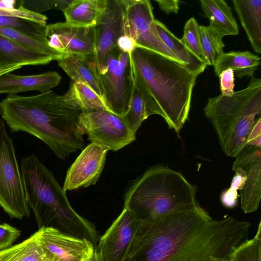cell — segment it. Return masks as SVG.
Returning <instances> with one entry per match:
<instances>
[{"label":"cell","instance_id":"obj_1","mask_svg":"<svg viewBox=\"0 0 261 261\" xmlns=\"http://www.w3.org/2000/svg\"><path fill=\"white\" fill-rule=\"evenodd\" d=\"M250 226L229 216L213 219L199 204L139 220L122 261H228L233 251L248 240Z\"/></svg>","mask_w":261,"mask_h":261},{"label":"cell","instance_id":"obj_2","mask_svg":"<svg viewBox=\"0 0 261 261\" xmlns=\"http://www.w3.org/2000/svg\"><path fill=\"white\" fill-rule=\"evenodd\" d=\"M83 112L64 95L52 90L31 96L9 94L0 103V114L12 131L39 138L61 160L85 148L79 124Z\"/></svg>","mask_w":261,"mask_h":261},{"label":"cell","instance_id":"obj_3","mask_svg":"<svg viewBox=\"0 0 261 261\" xmlns=\"http://www.w3.org/2000/svg\"><path fill=\"white\" fill-rule=\"evenodd\" d=\"M134 84L152 115L162 117L179 134L188 118L198 74L154 51L137 47L130 54Z\"/></svg>","mask_w":261,"mask_h":261},{"label":"cell","instance_id":"obj_4","mask_svg":"<svg viewBox=\"0 0 261 261\" xmlns=\"http://www.w3.org/2000/svg\"><path fill=\"white\" fill-rule=\"evenodd\" d=\"M20 165L25 198L39 228L86 239L96 248L99 237L95 225L72 208L51 171L35 154L22 159Z\"/></svg>","mask_w":261,"mask_h":261},{"label":"cell","instance_id":"obj_5","mask_svg":"<svg viewBox=\"0 0 261 261\" xmlns=\"http://www.w3.org/2000/svg\"><path fill=\"white\" fill-rule=\"evenodd\" d=\"M196 194V187L181 173L158 165L134 181L124 194L123 208L139 220H153L195 207Z\"/></svg>","mask_w":261,"mask_h":261},{"label":"cell","instance_id":"obj_6","mask_svg":"<svg viewBox=\"0 0 261 261\" xmlns=\"http://www.w3.org/2000/svg\"><path fill=\"white\" fill-rule=\"evenodd\" d=\"M248 86L231 96L220 94L209 98L204 113L213 124L220 146L234 158L247 144L261 114V79L252 76Z\"/></svg>","mask_w":261,"mask_h":261},{"label":"cell","instance_id":"obj_7","mask_svg":"<svg viewBox=\"0 0 261 261\" xmlns=\"http://www.w3.org/2000/svg\"><path fill=\"white\" fill-rule=\"evenodd\" d=\"M102 99L109 111L123 117L128 110L134 81L130 54L117 46L97 67Z\"/></svg>","mask_w":261,"mask_h":261},{"label":"cell","instance_id":"obj_8","mask_svg":"<svg viewBox=\"0 0 261 261\" xmlns=\"http://www.w3.org/2000/svg\"><path fill=\"white\" fill-rule=\"evenodd\" d=\"M0 206L11 219L29 217L31 209L24 194L12 138L0 120Z\"/></svg>","mask_w":261,"mask_h":261},{"label":"cell","instance_id":"obj_9","mask_svg":"<svg viewBox=\"0 0 261 261\" xmlns=\"http://www.w3.org/2000/svg\"><path fill=\"white\" fill-rule=\"evenodd\" d=\"M79 124L91 143L108 151H117L136 140V134L122 117L109 111H84L79 117Z\"/></svg>","mask_w":261,"mask_h":261},{"label":"cell","instance_id":"obj_10","mask_svg":"<svg viewBox=\"0 0 261 261\" xmlns=\"http://www.w3.org/2000/svg\"><path fill=\"white\" fill-rule=\"evenodd\" d=\"M125 2L124 35L132 38L137 47L154 51L180 63L160 38L150 2L125 0Z\"/></svg>","mask_w":261,"mask_h":261},{"label":"cell","instance_id":"obj_11","mask_svg":"<svg viewBox=\"0 0 261 261\" xmlns=\"http://www.w3.org/2000/svg\"><path fill=\"white\" fill-rule=\"evenodd\" d=\"M139 220L123 208L105 233L95 249L98 261H122L132 241Z\"/></svg>","mask_w":261,"mask_h":261},{"label":"cell","instance_id":"obj_12","mask_svg":"<svg viewBox=\"0 0 261 261\" xmlns=\"http://www.w3.org/2000/svg\"><path fill=\"white\" fill-rule=\"evenodd\" d=\"M38 231L40 242L51 261H84L94 255L95 248L86 239L68 235L51 227Z\"/></svg>","mask_w":261,"mask_h":261},{"label":"cell","instance_id":"obj_13","mask_svg":"<svg viewBox=\"0 0 261 261\" xmlns=\"http://www.w3.org/2000/svg\"><path fill=\"white\" fill-rule=\"evenodd\" d=\"M50 47L64 55H89L95 52V31L93 27H79L65 22L46 26Z\"/></svg>","mask_w":261,"mask_h":261},{"label":"cell","instance_id":"obj_14","mask_svg":"<svg viewBox=\"0 0 261 261\" xmlns=\"http://www.w3.org/2000/svg\"><path fill=\"white\" fill-rule=\"evenodd\" d=\"M232 168L245 172L246 180L240 190L241 207L244 213L256 211L261 197V148L247 144L237 155Z\"/></svg>","mask_w":261,"mask_h":261},{"label":"cell","instance_id":"obj_15","mask_svg":"<svg viewBox=\"0 0 261 261\" xmlns=\"http://www.w3.org/2000/svg\"><path fill=\"white\" fill-rule=\"evenodd\" d=\"M108 151L94 143L85 147L67 171L64 191L95 185L105 166Z\"/></svg>","mask_w":261,"mask_h":261},{"label":"cell","instance_id":"obj_16","mask_svg":"<svg viewBox=\"0 0 261 261\" xmlns=\"http://www.w3.org/2000/svg\"><path fill=\"white\" fill-rule=\"evenodd\" d=\"M125 12V0H108L106 9L94 27L97 67L107 53L117 46L119 38L124 35Z\"/></svg>","mask_w":261,"mask_h":261},{"label":"cell","instance_id":"obj_17","mask_svg":"<svg viewBox=\"0 0 261 261\" xmlns=\"http://www.w3.org/2000/svg\"><path fill=\"white\" fill-rule=\"evenodd\" d=\"M61 77L56 71L31 75H18L7 72L0 75V94H15L38 91L47 92L59 85Z\"/></svg>","mask_w":261,"mask_h":261},{"label":"cell","instance_id":"obj_18","mask_svg":"<svg viewBox=\"0 0 261 261\" xmlns=\"http://www.w3.org/2000/svg\"><path fill=\"white\" fill-rule=\"evenodd\" d=\"M58 65L71 81L87 84L102 98L94 54L64 55Z\"/></svg>","mask_w":261,"mask_h":261},{"label":"cell","instance_id":"obj_19","mask_svg":"<svg viewBox=\"0 0 261 261\" xmlns=\"http://www.w3.org/2000/svg\"><path fill=\"white\" fill-rule=\"evenodd\" d=\"M53 59L0 35V68L44 65Z\"/></svg>","mask_w":261,"mask_h":261},{"label":"cell","instance_id":"obj_20","mask_svg":"<svg viewBox=\"0 0 261 261\" xmlns=\"http://www.w3.org/2000/svg\"><path fill=\"white\" fill-rule=\"evenodd\" d=\"M240 21L254 51L261 53V0H232Z\"/></svg>","mask_w":261,"mask_h":261},{"label":"cell","instance_id":"obj_21","mask_svg":"<svg viewBox=\"0 0 261 261\" xmlns=\"http://www.w3.org/2000/svg\"><path fill=\"white\" fill-rule=\"evenodd\" d=\"M107 4L108 0H72L63 11L65 22L75 26L94 27Z\"/></svg>","mask_w":261,"mask_h":261},{"label":"cell","instance_id":"obj_22","mask_svg":"<svg viewBox=\"0 0 261 261\" xmlns=\"http://www.w3.org/2000/svg\"><path fill=\"white\" fill-rule=\"evenodd\" d=\"M201 8L210 25L223 37L237 35L239 30L231 7L223 0H200Z\"/></svg>","mask_w":261,"mask_h":261},{"label":"cell","instance_id":"obj_23","mask_svg":"<svg viewBox=\"0 0 261 261\" xmlns=\"http://www.w3.org/2000/svg\"><path fill=\"white\" fill-rule=\"evenodd\" d=\"M260 65V58L249 51H231L223 53L213 66L219 75L227 69H231L239 78L254 75Z\"/></svg>","mask_w":261,"mask_h":261},{"label":"cell","instance_id":"obj_24","mask_svg":"<svg viewBox=\"0 0 261 261\" xmlns=\"http://www.w3.org/2000/svg\"><path fill=\"white\" fill-rule=\"evenodd\" d=\"M155 23L162 40L180 63L198 75L203 72L208 66L207 63L191 51L163 23L156 19Z\"/></svg>","mask_w":261,"mask_h":261},{"label":"cell","instance_id":"obj_25","mask_svg":"<svg viewBox=\"0 0 261 261\" xmlns=\"http://www.w3.org/2000/svg\"><path fill=\"white\" fill-rule=\"evenodd\" d=\"M0 261H51L39 238L38 231L22 242L0 251Z\"/></svg>","mask_w":261,"mask_h":261},{"label":"cell","instance_id":"obj_26","mask_svg":"<svg viewBox=\"0 0 261 261\" xmlns=\"http://www.w3.org/2000/svg\"><path fill=\"white\" fill-rule=\"evenodd\" d=\"M64 95L81 108L83 112L100 110L109 111L102 98L89 86L83 82L71 81L69 89Z\"/></svg>","mask_w":261,"mask_h":261},{"label":"cell","instance_id":"obj_27","mask_svg":"<svg viewBox=\"0 0 261 261\" xmlns=\"http://www.w3.org/2000/svg\"><path fill=\"white\" fill-rule=\"evenodd\" d=\"M0 35L36 51L59 61L64 54L50 47L47 38L35 37L0 25Z\"/></svg>","mask_w":261,"mask_h":261},{"label":"cell","instance_id":"obj_28","mask_svg":"<svg viewBox=\"0 0 261 261\" xmlns=\"http://www.w3.org/2000/svg\"><path fill=\"white\" fill-rule=\"evenodd\" d=\"M199 32L204 59L208 66H214L224 53L223 37L210 25H199Z\"/></svg>","mask_w":261,"mask_h":261},{"label":"cell","instance_id":"obj_29","mask_svg":"<svg viewBox=\"0 0 261 261\" xmlns=\"http://www.w3.org/2000/svg\"><path fill=\"white\" fill-rule=\"evenodd\" d=\"M151 115L143 96L134 84L127 111L122 117L131 130L136 134L142 122Z\"/></svg>","mask_w":261,"mask_h":261},{"label":"cell","instance_id":"obj_30","mask_svg":"<svg viewBox=\"0 0 261 261\" xmlns=\"http://www.w3.org/2000/svg\"><path fill=\"white\" fill-rule=\"evenodd\" d=\"M260 222L254 238L237 247L230 255L228 261H260Z\"/></svg>","mask_w":261,"mask_h":261},{"label":"cell","instance_id":"obj_31","mask_svg":"<svg viewBox=\"0 0 261 261\" xmlns=\"http://www.w3.org/2000/svg\"><path fill=\"white\" fill-rule=\"evenodd\" d=\"M0 25L38 37H46V26L30 20L0 16Z\"/></svg>","mask_w":261,"mask_h":261},{"label":"cell","instance_id":"obj_32","mask_svg":"<svg viewBox=\"0 0 261 261\" xmlns=\"http://www.w3.org/2000/svg\"><path fill=\"white\" fill-rule=\"evenodd\" d=\"M180 40L191 51L206 62L201 46L199 25L194 17H191L186 22L184 34Z\"/></svg>","mask_w":261,"mask_h":261},{"label":"cell","instance_id":"obj_33","mask_svg":"<svg viewBox=\"0 0 261 261\" xmlns=\"http://www.w3.org/2000/svg\"><path fill=\"white\" fill-rule=\"evenodd\" d=\"M72 0H39L22 1L21 4L25 8L40 13L51 9H57L62 11L68 6Z\"/></svg>","mask_w":261,"mask_h":261},{"label":"cell","instance_id":"obj_34","mask_svg":"<svg viewBox=\"0 0 261 261\" xmlns=\"http://www.w3.org/2000/svg\"><path fill=\"white\" fill-rule=\"evenodd\" d=\"M0 16L23 18L43 25H46L47 19L45 15L28 10L21 5H20L17 8L15 7L7 9L0 8Z\"/></svg>","mask_w":261,"mask_h":261},{"label":"cell","instance_id":"obj_35","mask_svg":"<svg viewBox=\"0 0 261 261\" xmlns=\"http://www.w3.org/2000/svg\"><path fill=\"white\" fill-rule=\"evenodd\" d=\"M20 234L17 228L7 223L0 224V251L11 246Z\"/></svg>","mask_w":261,"mask_h":261},{"label":"cell","instance_id":"obj_36","mask_svg":"<svg viewBox=\"0 0 261 261\" xmlns=\"http://www.w3.org/2000/svg\"><path fill=\"white\" fill-rule=\"evenodd\" d=\"M220 88L221 94L224 96H231L234 91V74L231 69L223 71L219 75Z\"/></svg>","mask_w":261,"mask_h":261},{"label":"cell","instance_id":"obj_37","mask_svg":"<svg viewBox=\"0 0 261 261\" xmlns=\"http://www.w3.org/2000/svg\"><path fill=\"white\" fill-rule=\"evenodd\" d=\"M161 10L166 14L177 13L180 1L178 0H155Z\"/></svg>","mask_w":261,"mask_h":261},{"label":"cell","instance_id":"obj_38","mask_svg":"<svg viewBox=\"0 0 261 261\" xmlns=\"http://www.w3.org/2000/svg\"><path fill=\"white\" fill-rule=\"evenodd\" d=\"M261 138V118H258L248 137L247 144L253 146L260 147Z\"/></svg>","mask_w":261,"mask_h":261},{"label":"cell","instance_id":"obj_39","mask_svg":"<svg viewBox=\"0 0 261 261\" xmlns=\"http://www.w3.org/2000/svg\"><path fill=\"white\" fill-rule=\"evenodd\" d=\"M117 46L122 51L128 54H131L137 47L136 42L132 38L124 35L119 38Z\"/></svg>","mask_w":261,"mask_h":261},{"label":"cell","instance_id":"obj_40","mask_svg":"<svg viewBox=\"0 0 261 261\" xmlns=\"http://www.w3.org/2000/svg\"><path fill=\"white\" fill-rule=\"evenodd\" d=\"M238 192L230 189L224 191L221 196V200L226 207L233 208L237 204Z\"/></svg>","mask_w":261,"mask_h":261},{"label":"cell","instance_id":"obj_41","mask_svg":"<svg viewBox=\"0 0 261 261\" xmlns=\"http://www.w3.org/2000/svg\"><path fill=\"white\" fill-rule=\"evenodd\" d=\"M15 1H4L0 0V8L1 9H7L11 8H14L15 4L16 3Z\"/></svg>","mask_w":261,"mask_h":261},{"label":"cell","instance_id":"obj_42","mask_svg":"<svg viewBox=\"0 0 261 261\" xmlns=\"http://www.w3.org/2000/svg\"><path fill=\"white\" fill-rule=\"evenodd\" d=\"M21 67V66L1 67L0 68V75L7 72H10Z\"/></svg>","mask_w":261,"mask_h":261},{"label":"cell","instance_id":"obj_43","mask_svg":"<svg viewBox=\"0 0 261 261\" xmlns=\"http://www.w3.org/2000/svg\"><path fill=\"white\" fill-rule=\"evenodd\" d=\"M84 261H98L97 256H96V254L95 251H94V255L92 257H91L89 259H87L86 260H85Z\"/></svg>","mask_w":261,"mask_h":261}]
</instances>
